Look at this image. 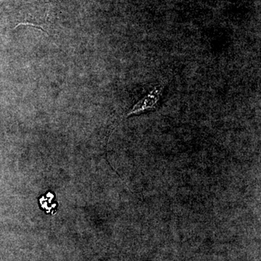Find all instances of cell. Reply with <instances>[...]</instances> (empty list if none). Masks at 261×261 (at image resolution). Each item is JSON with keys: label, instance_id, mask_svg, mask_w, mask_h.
I'll list each match as a JSON object with an SVG mask.
<instances>
[{"label": "cell", "instance_id": "1", "mask_svg": "<svg viewBox=\"0 0 261 261\" xmlns=\"http://www.w3.org/2000/svg\"><path fill=\"white\" fill-rule=\"evenodd\" d=\"M165 85H157L153 89L149 91L148 93L141 98L132 109L126 113V117L139 115L141 113L154 111L159 106V103L162 97Z\"/></svg>", "mask_w": 261, "mask_h": 261}]
</instances>
